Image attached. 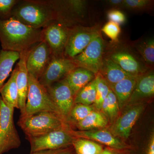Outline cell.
<instances>
[{
    "label": "cell",
    "mask_w": 154,
    "mask_h": 154,
    "mask_svg": "<svg viewBox=\"0 0 154 154\" xmlns=\"http://www.w3.org/2000/svg\"><path fill=\"white\" fill-rule=\"evenodd\" d=\"M43 41L42 29L31 28L11 17L0 19L2 49L21 53Z\"/></svg>",
    "instance_id": "obj_1"
},
{
    "label": "cell",
    "mask_w": 154,
    "mask_h": 154,
    "mask_svg": "<svg viewBox=\"0 0 154 154\" xmlns=\"http://www.w3.org/2000/svg\"><path fill=\"white\" fill-rule=\"evenodd\" d=\"M11 17L36 29H43L56 20L49 1H19L12 10Z\"/></svg>",
    "instance_id": "obj_2"
},
{
    "label": "cell",
    "mask_w": 154,
    "mask_h": 154,
    "mask_svg": "<svg viewBox=\"0 0 154 154\" xmlns=\"http://www.w3.org/2000/svg\"><path fill=\"white\" fill-rule=\"evenodd\" d=\"M66 121L60 115L49 111L20 116L18 125L27 137L39 136L54 131L68 128Z\"/></svg>",
    "instance_id": "obj_3"
},
{
    "label": "cell",
    "mask_w": 154,
    "mask_h": 154,
    "mask_svg": "<svg viewBox=\"0 0 154 154\" xmlns=\"http://www.w3.org/2000/svg\"><path fill=\"white\" fill-rule=\"evenodd\" d=\"M117 42L110 45L104 56L109 58L132 76H139L151 70L130 45L121 44Z\"/></svg>",
    "instance_id": "obj_4"
},
{
    "label": "cell",
    "mask_w": 154,
    "mask_h": 154,
    "mask_svg": "<svg viewBox=\"0 0 154 154\" xmlns=\"http://www.w3.org/2000/svg\"><path fill=\"white\" fill-rule=\"evenodd\" d=\"M44 111L54 112L61 116L46 88L38 80L28 74V91L25 113L21 116Z\"/></svg>",
    "instance_id": "obj_5"
},
{
    "label": "cell",
    "mask_w": 154,
    "mask_h": 154,
    "mask_svg": "<svg viewBox=\"0 0 154 154\" xmlns=\"http://www.w3.org/2000/svg\"><path fill=\"white\" fill-rule=\"evenodd\" d=\"M14 109L8 107L0 97V154L18 148L21 141L15 126Z\"/></svg>",
    "instance_id": "obj_6"
},
{
    "label": "cell",
    "mask_w": 154,
    "mask_h": 154,
    "mask_svg": "<svg viewBox=\"0 0 154 154\" xmlns=\"http://www.w3.org/2000/svg\"><path fill=\"white\" fill-rule=\"evenodd\" d=\"M100 34L101 31L98 26L88 27L77 25L69 28L64 56L73 58L82 52L91 42Z\"/></svg>",
    "instance_id": "obj_7"
},
{
    "label": "cell",
    "mask_w": 154,
    "mask_h": 154,
    "mask_svg": "<svg viewBox=\"0 0 154 154\" xmlns=\"http://www.w3.org/2000/svg\"><path fill=\"white\" fill-rule=\"evenodd\" d=\"M105 43L101 34L94 38L85 49L72 58L78 67L97 75L101 70L105 54Z\"/></svg>",
    "instance_id": "obj_8"
},
{
    "label": "cell",
    "mask_w": 154,
    "mask_h": 154,
    "mask_svg": "<svg viewBox=\"0 0 154 154\" xmlns=\"http://www.w3.org/2000/svg\"><path fill=\"white\" fill-rule=\"evenodd\" d=\"M70 128L54 131L39 136L27 137L31 147L30 153L69 147L75 138L69 131Z\"/></svg>",
    "instance_id": "obj_9"
},
{
    "label": "cell",
    "mask_w": 154,
    "mask_h": 154,
    "mask_svg": "<svg viewBox=\"0 0 154 154\" xmlns=\"http://www.w3.org/2000/svg\"><path fill=\"white\" fill-rule=\"evenodd\" d=\"M56 16V20L68 28L77 25L79 17L85 10L87 2L82 0L49 1Z\"/></svg>",
    "instance_id": "obj_10"
},
{
    "label": "cell",
    "mask_w": 154,
    "mask_h": 154,
    "mask_svg": "<svg viewBox=\"0 0 154 154\" xmlns=\"http://www.w3.org/2000/svg\"><path fill=\"white\" fill-rule=\"evenodd\" d=\"M76 67L71 58L64 56H52L38 81L45 88H47L54 83L65 79L67 75Z\"/></svg>",
    "instance_id": "obj_11"
},
{
    "label": "cell",
    "mask_w": 154,
    "mask_h": 154,
    "mask_svg": "<svg viewBox=\"0 0 154 154\" xmlns=\"http://www.w3.org/2000/svg\"><path fill=\"white\" fill-rule=\"evenodd\" d=\"M68 29L65 25L57 20L50 22L42 29L43 40L49 46L53 56H64Z\"/></svg>",
    "instance_id": "obj_12"
},
{
    "label": "cell",
    "mask_w": 154,
    "mask_h": 154,
    "mask_svg": "<svg viewBox=\"0 0 154 154\" xmlns=\"http://www.w3.org/2000/svg\"><path fill=\"white\" fill-rule=\"evenodd\" d=\"M52 56L49 46L44 40L34 45L29 50L26 61L28 74L38 80Z\"/></svg>",
    "instance_id": "obj_13"
},
{
    "label": "cell",
    "mask_w": 154,
    "mask_h": 154,
    "mask_svg": "<svg viewBox=\"0 0 154 154\" xmlns=\"http://www.w3.org/2000/svg\"><path fill=\"white\" fill-rule=\"evenodd\" d=\"M46 88L60 115L66 120L74 105L75 97L65 79Z\"/></svg>",
    "instance_id": "obj_14"
},
{
    "label": "cell",
    "mask_w": 154,
    "mask_h": 154,
    "mask_svg": "<svg viewBox=\"0 0 154 154\" xmlns=\"http://www.w3.org/2000/svg\"><path fill=\"white\" fill-rule=\"evenodd\" d=\"M69 131L75 138L93 140L117 149H123L128 147L124 143L105 130H91L88 131H75L70 128Z\"/></svg>",
    "instance_id": "obj_15"
},
{
    "label": "cell",
    "mask_w": 154,
    "mask_h": 154,
    "mask_svg": "<svg viewBox=\"0 0 154 154\" xmlns=\"http://www.w3.org/2000/svg\"><path fill=\"white\" fill-rule=\"evenodd\" d=\"M143 110L142 105H136L125 111L112 126V134L115 137L127 139Z\"/></svg>",
    "instance_id": "obj_16"
},
{
    "label": "cell",
    "mask_w": 154,
    "mask_h": 154,
    "mask_svg": "<svg viewBox=\"0 0 154 154\" xmlns=\"http://www.w3.org/2000/svg\"><path fill=\"white\" fill-rule=\"evenodd\" d=\"M29 50L20 53V58L16 66L18 70L16 82L19 93V109L21 115H24L25 113L28 94V73L26 61Z\"/></svg>",
    "instance_id": "obj_17"
},
{
    "label": "cell",
    "mask_w": 154,
    "mask_h": 154,
    "mask_svg": "<svg viewBox=\"0 0 154 154\" xmlns=\"http://www.w3.org/2000/svg\"><path fill=\"white\" fill-rule=\"evenodd\" d=\"M153 70H149L137 77L134 90L128 102V105H134L143 99L154 96V74Z\"/></svg>",
    "instance_id": "obj_18"
},
{
    "label": "cell",
    "mask_w": 154,
    "mask_h": 154,
    "mask_svg": "<svg viewBox=\"0 0 154 154\" xmlns=\"http://www.w3.org/2000/svg\"><path fill=\"white\" fill-rule=\"evenodd\" d=\"M99 73L102 75L110 88L127 77L132 76L105 56H104L103 64Z\"/></svg>",
    "instance_id": "obj_19"
},
{
    "label": "cell",
    "mask_w": 154,
    "mask_h": 154,
    "mask_svg": "<svg viewBox=\"0 0 154 154\" xmlns=\"http://www.w3.org/2000/svg\"><path fill=\"white\" fill-rule=\"evenodd\" d=\"M96 75L88 70L77 67L67 75L65 79L75 97L81 89L95 79Z\"/></svg>",
    "instance_id": "obj_20"
},
{
    "label": "cell",
    "mask_w": 154,
    "mask_h": 154,
    "mask_svg": "<svg viewBox=\"0 0 154 154\" xmlns=\"http://www.w3.org/2000/svg\"><path fill=\"white\" fill-rule=\"evenodd\" d=\"M18 70L17 66L11 74L8 81L0 90V97L8 107L19 109V93L17 85Z\"/></svg>",
    "instance_id": "obj_21"
},
{
    "label": "cell",
    "mask_w": 154,
    "mask_h": 154,
    "mask_svg": "<svg viewBox=\"0 0 154 154\" xmlns=\"http://www.w3.org/2000/svg\"><path fill=\"white\" fill-rule=\"evenodd\" d=\"M137 77H127L110 88L116 96L119 109L128 102L134 90Z\"/></svg>",
    "instance_id": "obj_22"
},
{
    "label": "cell",
    "mask_w": 154,
    "mask_h": 154,
    "mask_svg": "<svg viewBox=\"0 0 154 154\" xmlns=\"http://www.w3.org/2000/svg\"><path fill=\"white\" fill-rule=\"evenodd\" d=\"M142 60L150 69H152L154 64V40L153 38L139 39L130 43Z\"/></svg>",
    "instance_id": "obj_23"
},
{
    "label": "cell",
    "mask_w": 154,
    "mask_h": 154,
    "mask_svg": "<svg viewBox=\"0 0 154 154\" xmlns=\"http://www.w3.org/2000/svg\"><path fill=\"white\" fill-rule=\"evenodd\" d=\"M20 53L1 50L0 51V90L11 72L14 64L20 58Z\"/></svg>",
    "instance_id": "obj_24"
},
{
    "label": "cell",
    "mask_w": 154,
    "mask_h": 154,
    "mask_svg": "<svg viewBox=\"0 0 154 154\" xmlns=\"http://www.w3.org/2000/svg\"><path fill=\"white\" fill-rule=\"evenodd\" d=\"M107 117L102 113L94 110L82 121L75 124L80 131H88L102 128L107 125Z\"/></svg>",
    "instance_id": "obj_25"
},
{
    "label": "cell",
    "mask_w": 154,
    "mask_h": 154,
    "mask_svg": "<svg viewBox=\"0 0 154 154\" xmlns=\"http://www.w3.org/2000/svg\"><path fill=\"white\" fill-rule=\"evenodd\" d=\"M75 154H99L103 150L99 144L87 139L75 138L72 143Z\"/></svg>",
    "instance_id": "obj_26"
},
{
    "label": "cell",
    "mask_w": 154,
    "mask_h": 154,
    "mask_svg": "<svg viewBox=\"0 0 154 154\" xmlns=\"http://www.w3.org/2000/svg\"><path fill=\"white\" fill-rule=\"evenodd\" d=\"M96 78L82 88L75 96L74 104L87 105L94 104L96 99Z\"/></svg>",
    "instance_id": "obj_27"
},
{
    "label": "cell",
    "mask_w": 154,
    "mask_h": 154,
    "mask_svg": "<svg viewBox=\"0 0 154 154\" xmlns=\"http://www.w3.org/2000/svg\"><path fill=\"white\" fill-rule=\"evenodd\" d=\"M119 109L116 96L110 89L107 97L102 102L100 110L107 119L112 121L117 117Z\"/></svg>",
    "instance_id": "obj_28"
},
{
    "label": "cell",
    "mask_w": 154,
    "mask_h": 154,
    "mask_svg": "<svg viewBox=\"0 0 154 154\" xmlns=\"http://www.w3.org/2000/svg\"><path fill=\"white\" fill-rule=\"evenodd\" d=\"M94 108L91 105L82 104H75L67 117L66 122L74 123L75 124L86 118L88 114L94 110Z\"/></svg>",
    "instance_id": "obj_29"
},
{
    "label": "cell",
    "mask_w": 154,
    "mask_h": 154,
    "mask_svg": "<svg viewBox=\"0 0 154 154\" xmlns=\"http://www.w3.org/2000/svg\"><path fill=\"white\" fill-rule=\"evenodd\" d=\"M96 99L94 105L98 110H101L102 102L107 97L110 88L100 73L96 75Z\"/></svg>",
    "instance_id": "obj_30"
},
{
    "label": "cell",
    "mask_w": 154,
    "mask_h": 154,
    "mask_svg": "<svg viewBox=\"0 0 154 154\" xmlns=\"http://www.w3.org/2000/svg\"><path fill=\"white\" fill-rule=\"evenodd\" d=\"M152 0H123L122 8L135 12H147L152 10Z\"/></svg>",
    "instance_id": "obj_31"
},
{
    "label": "cell",
    "mask_w": 154,
    "mask_h": 154,
    "mask_svg": "<svg viewBox=\"0 0 154 154\" xmlns=\"http://www.w3.org/2000/svg\"><path fill=\"white\" fill-rule=\"evenodd\" d=\"M101 30L112 40L113 42L118 41V37L121 32L120 25L109 21L103 26Z\"/></svg>",
    "instance_id": "obj_32"
},
{
    "label": "cell",
    "mask_w": 154,
    "mask_h": 154,
    "mask_svg": "<svg viewBox=\"0 0 154 154\" xmlns=\"http://www.w3.org/2000/svg\"><path fill=\"white\" fill-rule=\"evenodd\" d=\"M19 2L18 0H0V19L10 18L12 10Z\"/></svg>",
    "instance_id": "obj_33"
},
{
    "label": "cell",
    "mask_w": 154,
    "mask_h": 154,
    "mask_svg": "<svg viewBox=\"0 0 154 154\" xmlns=\"http://www.w3.org/2000/svg\"><path fill=\"white\" fill-rule=\"evenodd\" d=\"M107 17L109 21L115 22L119 25L124 24L126 20L125 15L122 12L115 9L108 11Z\"/></svg>",
    "instance_id": "obj_34"
},
{
    "label": "cell",
    "mask_w": 154,
    "mask_h": 154,
    "mask_svg": "<svg viewBox=\"0 0 154 154\" xmlns=\"http://www.w3.org/2000/svg\"><path fill=\"white\" fill-rule=\"evenodd\" d=\"M30 154H74L73 151L69 147L58 149L45 150L30 153Z\"/></svg>",
    "instance_id": "obj_35"
},
{
    "label": "cell",
    "mask_w": 154,
    "mask_h": 154,
    "mask_svg": "<svg viewBox=\"0 0 154 154\" xmlns=\"http://www.w3.org/2000/svg\"><path fill=\"white\" fill-rule=\"evenodd\" d=\"M109 5L114 8H122L123 0H108L105 1Z\"/></svg>",
    "instance_id": "obj_36"
},
{
    "label": "cell",
    "mask_w": 154,
    "mask_h": 154,
    "mask_svg": "<svg viewBox=\"0 0 154 154\" xmlns=\"http://www.w3.org/2000/svg\"><path fill=\"white\" fill-rule=\"evenodd\" d=\"M147 154H154V135L152 137L149 144Z\"/></svg>",
    "instance_id": "obj_37"
},
{
    "label": "cell",
    "mask_w": 154,
    "mask_h": 154,
    "mask_svg": "<svg viewBox=\"0 0 154 154\" xmlns=\"http://www.w3.org/2000/svg\"><path fill=\"white\" fill-rule=\"evenodd\" d=\"M99 154H116L113 152L111 151L108 150H103L102 152Z\"/></svg>",
    "instance_id": "obj_38"
}]
</instances>
